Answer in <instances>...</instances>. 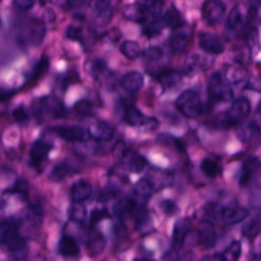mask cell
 Here are the masks:
<instances>
[{"label":"cell","mask_w":261,"mask_h":261,"mask_svg":"<svg viewBox=\"0 0 261 261\" xmlns=\"http://www.w3.org/2000/svg\"><path fill=\"white\" fill-rule=\"evenodd\" d=\"M243 236L249 240L255 239L261 231V222L257 219H252L246 223L242 229Z\"/></svg>","instance_id":"35"},{"label":"cell","mask_w":261,"mask_h":261,"mask_svg":"<svg viewBox=\"0 0 261 261\" xmlns=\"http://www.w3.org/2000/svg\"><path fill=\"white\" fill-rule=\"evenodd\" d=\"M248 2H249V3H251L253 7L261 6V0H248Z\"/></svg>","instance_id":"59"},{"label":"cell","mask_w":261,"mask_h":261,"mask_svg":"<svg viewBox=\"0 0 261 261\" xmlns=\"http://www.w3.org/2000/svg\"><path fill=\"white\" fill-rule=\"evenodd\" d=\"M241 251H242V245L240 242L238 241H234L232 242L228 247L227 249L225 250V258L227 260V258L231 261H237L241 255Z\"/></svg>","instance_id":"42"},{"label":"cell","mask_w":261,"mask_h":261,"mask_svg":"<svg viewBox=\"0 0 261 261\" xmlns=\"http://www.w3.org/2000/svg\"><path fill=\"white\" fill-rule=\"evenodd\" d=\"M117 194V191L112 189V188H105L103 190H101L98 194V201L100 202H106L110 199H113Z\"/></svg>","instance_id":"50"},{"label":"cell","mask_w":261,"mask_h":261,"mask_svg":"<svg viewBox=\"0 0 261 261\" xmlns=\"http://www.w3.org/2000/svg\"><path fill=\"white\" fill-rule=\"evenodd\" d=\"M124 120L133 126L143 127L145 130H154L158 121L154 117H148L144 113H142L136 106L129 105L124 110Z\"/></svg>","instance_id":"6"},{"label":"cell","mask_w":261,"mask_h":261,"mask_svg":"<svg viewBox=\"0 0 261 261\" xmlns=\"http://www.w3.org/2000/svg\"><path fill=\"white\" fill-rule=\"evenodd\" d=\"M164 28L160 19H153L149 23H147L143 30V34L148 37H153L161 32V30Z\"/></svg>","instance_id":"41"},{"label":"cell","mask_w":261,"mask_h":261,"mask_svg":"<svg viewBox=\"0 0 261 261\" xmlns=\"http://www.w3.org/2000/svg\"><path fill=\"white\" fill-rule=\"evenodd\" d=\"M201 170L206 176L215 177L220 173V166L216 161L209 158H205L201 162Z\"/></svg>","instance_id":"33"},{"label":"cell","mask_w":261,"mask_h":261,"mask_svg":"<svg viewBox=\"0 0 261 261\" xmlns=\"http://www.w3.org/2000/svg\"><path fill=\"white\" fill-rule=\"evenodd\" d=\"M208 92L212 99L220 102H228L233 97L229 82L224 74L219 71H215L211 74L208 83Z\"/></svg>","instance_id":"3"},{"label":"cell","mask_w":261,"mask_h":261,"mask_svg":"<svg viewBox=\"0 0 261 261\" xmlns=\"http://www.w3.org/2000/svg\"><path fill=\"white\" fill-rule=\"evenodd\" d=\"M201 49L209 54L218 55L224 51V45L221 39L211 33H203L199 38Z\"/></svg>","instance_id":"10"},{"label":"cell","mask_w":261,"mask_h":261,"mask_svg":"<svg viewBox=\"0 0 261 261\" xmlns=\"http://www.w3.org/2000/svg\"><path fill=\"white\" fill-rule=\"evenodd\" d=\"M225 14V6L219 0H206L202 6V17L208 24L218 23Z\"/></svg>","instance_id":"7"},{"label":"cell","mask_w":261,"mask_h":261,"mask_svg":"<svg viewBox=\"0 0 261 261\" xmlns=\"http://www.w3.org/2000/svg\"><path fill=\"white\" fill-rule=\"evenodd\" d=\"M135 206H136L135 201L130 199H120L114 203L112 211H113V214L118 219H122L134 211Z\"/></svg>","instance_id":"27"},{"label":"cell","mask_w":261,"mask_h":261,"mask_svg":"<svg viewBox=\"0 0 261 261\" xmlns=\"http://www.w3.org/2000/svg\"><path fill=\"white\" fill-rule=\"evenodd\" d=\"M40 1H43V0H40Z\"/></svg>","instance_id":"61"},{"label":"cell","mask_w":261,"mask_h":261,"mask_svg":"<svg viewBox=\"0 0 261 261\" xmlns=\"http://www.w3.org/2000/svg\"><path fill=\"white\" fill-rule=\"evenodd\" d=\"M76 80H77V74L75 72H68L64 76L60 77V80H59L60 88H62L64 90L68 87V85L76 82Z\"/></svg>","instance_id":"53"},{"label":"cell","mask_w":261,"mask_h":261,"mask_svg":"<svg viewBox=\"0 0 261 261\" xmlns=\"http://www.w3.org/2000/svg\"><path fill=\"white\" fill-rule=\"evenodd\" d=\"M243 21H244V15L242 13L241 8L239 6L233 7L230 10V12L228 14V17H227V20H226L227 27L231 30H236L240 25H242Z\"/></svg>","instance_id":"34"},{"label":"cell","mask_w":261,"mask_h":261,"mask_svg":"<svg viewBox=\"0 0 261 261\" xmlns=\"http://www.w3.org/2000/svg\"><path fill=\"white\" fill-rule=\"evenodd\" d=\"M153 193V184L148 178H142L140 179L134 189L135 194V202L139 204H144L148 201V199L151 197Z\"/></svg>","instance_id":"23"},{"label":"cell","mask_w":261,"mask_h":261,"mask_svg":"<svg viewBox=\"0 0 261 261\" xmlns=\"http://www.w3.org/2000/svg\"><path fill=\"white\" fill-rule=\"evenodd\" d=\"M120 84L125 91L129 93H135L140 91L143 87L144 77L139 71H129L123 75Z\"/></svg>","instance_id":"22"},{"label":"cell","mask_w":261,"mask_h":261,"mask_svg":"<svg viewBox=\"0 0 261 261\" xmlns=\"http://www.w3.org/2000/svg\"><path fill=\"white\" fill-rule=\"evenodd\" d=\"M224 76L229 82V84H239L245 80L246 71L240 65H229L226 67Z\"/></svg>","instance_id":"29"},{"label":"cell","mask_w":261,"mask_h":261,"mask_svg":"<svg viewBox=\"0 0 261 261\" xmlns=\"http://www.w3.org/2000/svg\"><path fill=\"white\" fill-rule=\"evenodd\" d=\"M177 109L188 118H196L202 112V102L198 93L192 90L184 91L176 99Z\"/></svg>","instance_id":"4"},{"label":"cell","mask_w":261,"mask_h":261,"mask_svg":"<svg viewBox=\"0 0 261 261\" xmlns=\"http://www.w3.org/2000/svg\"><path fill=\"white\" fill-rule=\"evenodd\" d=\"M74 172L75 169L71 163H69L68 161H61L52 168L49 174V178L53 181L59 182Z\"/></svg>","instance_id":"24"},{"label":"cell","mask_w":261,"mask_h":261,"mask_svg":"<svg viewBox=\"0 0 261 261\" xmlns=\"http://www.w3.org/2000/svg\"><path fill=\"white\" fill-rule=\"evenodd\" d=\"M144 6L149 18H157L162 12L163 2L161 0H146Z\"/></svg>","instance_id":"36"},{"label":"cell","mask_w":261,"mask_h":261,"mask_svg":"<svg viewBox=\"0 0 261 261\" xmlns=\"http://www.w3.org/2000/svg\"><path fill=\"white\" fill-rule=\"evenodd\" d=\"M88 136L95 141L107 142L114 137V128L105 121H96L88 127Z\"/></svg>","instance_id":"9"},{"label":"cell","mask_w":261,"mask_h":261,"mask_svg":"<svg viewBox=\"0 0 261 261\" xmlns=\"http://www.w3.org/2000/svg\"><path fill=\"white\" fill-rule=\"evenodd\" d=\"M120 52L128 59H137L141 54V48L135 41H124L120 46Z\"/></svg>","instance_id":"31"},{"label":"cell","mask_w":261,"mask_h":261,"mask_svg":"<svg viewBox=\"0 0 261 261\" xmlns=\"http://www.w3.org/2000/svg\"><path fill=\"white\" fill-rule=\"evenodd\" d=\"M53 130L58 137L71 143L84 142L88 135V132L80 125H59Z\"/></svg>","instance_id":"8"},{"label":"cell","mask_w":261,"mask_h":261,"mask_svg":"<svg viewBox=\"0 0 261 261\" xmlns=\"http://www.w3.org/2000/svg\"><path fill=\"white\" fill-rule=\"evenodd\" d=\"M32 111L38 120H43L47 117L58 118L65 114V109L61 101L52 96L35 99L32 103Z\"/></svg>","instance_id":"2"},{"label":"cell","mask_w":261,"mask_h":261,"mask_svg":"<svg viewBox=\"0 0 261 261\" xmlns=\"http://www.w3.org/2000/svg\"><path fill=\"white\" fill-rule=\"evenodd\" d=\"M35 4V0H13V5L20 10H29Z\"/></svg>","instance_id":"55"},{"label":"cell","mask_w":261,"mask_h":261,"mask_svg":"<svg viewBox=\"0 0 261 261\" xmlns=\"http://www.w3.org/2000/svg\"><path fill=\"white\" fill-rule=\"evenodd\" d=\"M180 73L173 69H163L157 74L158 82L165 90L175 87L180 82Z\"/></svg>","instance_id":"25"},{"label":"cell","mask_w":261,"mask_h":261,"mask_svg":"<svg viewBox=\"0 0 261 261\" xmlns=\"http://www.w3.org/2000/svg\"><path fill=\"white\" fill-rule=\"evenodd\" d=\"M3 245L13 256H16L17 258H22L27 253L25 242L16 233V230L7 238Z\"/></svg>","instance_id":"21"},{"label":"cell","mask_w":261,"mask_h":261,"mask_svg":"<svg viewBox=\"0 0 261 261\" xmlns=\"http://www.w3.org/2000/svg\"><path fill=\"white\" fill-rule=\"evenodd\" d=\"M162 24L164 27H171L173 29H175L176 27H178L180 23V17L177 11L175 10H169L167 11L161 18H160Z\"/></svg>","instance_id":"39"},{"label":"cell","mask_w":261,"mask_h":261,"mask_svg":"<svg viewBox=\"0 0 261 261\" xmlns=\"http://www.w3.org/2000/svg\"><path fill=\"white\" fill-rule=\"evenodd\" d=\"M91 8L95 17L105 24L111 18V0H91Z\"/></svg>","instance_id":"17"},{"label":"cell","mask_w":261,"mask_h":261,"mask_svg":"<svg viewBox=\"0 0 261 261\" xmlns=\"http://www.w3.org/2000/svg\"><path fill=\"white\" fill-rule=\"evenodd\" d=\"M107 71L106 63L101 59H96L91 65V72L95 79L102 77Z\"/></svg>","instance_id":"44"},{"label":"cell","mask_w":261,"mask_h":261,"mask_svg":"<svg viewBox=\"0 0 261 261\" xmlns=\"http://www.w3.org/2000/svg\"><path fill=\"white\" fill-rule=\"evenodd\" d=\"M24 32L27 42L32 45H38L43 41L46 30L43 22L40 20L32 19L27 23Z\"/></svg>","instance_id":"12"},{"label":"cell","mask_w":261,"mask_h":261,"mask_svg":"<svg viewBox=\"0 0 261 261\" xmlns=\"http://www.w3.org/2000/svg\"><path fill=\"white\" fill-rule=\"evenodd\" d=\"M92 195V186L87 179L74 181L70 188V196L73 202H84Z\"/></svg>","instance_id":"18"},{"label":"cell","mask_w":261,"mask_h":261,"mask_svg":"<svg viewBox=\"0 0 261 261\" xmlns=\"http://www.w3.org/2000/svg\"><path fill=\"white\" fill-rule=\"evenodd\" d=\"M135 261H152V260H149V259H145V258H139V259H136Z\"/></svg>","instance_id":"60"},{"label":"cell","mask_w":261,"mask_h":261,"mask_svg":"<svg viewBox=\"0 0 261 261\" xmlns=\"http://www.w3.org/2000/svg\"><path fill=\"white\" fill-rule=\"evenodd\" d=\"M251 106L246 98L237 99L230 108L215 117V124L220 128H227L243 122L250 114Z\"/></svg>","instance_id":"1"},{"label":"cell","mask_w":261,"mask_h":261,"mask_svg":"<svg viewBox=\"0 0 261 261\" xmlns=\"http://www.w3.org/2000/svg\"><path fill=\"white\" fill-rule=\"evenodd\" d=\"M202 261H227L224 254L214 253L212 255H207L203 258Z\"/></svg>","instance_id":"56"},{"label":"cell","mask_w":261,"mask_h":261,"mask_svg":"<svg viewBox=\"0 0 261 261\" xmlns=\"http://www.w3.org/2000/svg\"><path fill=\"white\" fill-rule=\"evenodd\" d=\"M69 218L77 223H84L87 216L86 207L82 204V202H74L69 208L68 211Z\"/></svg>","instance_id":"32"},{"label":"cell","mask_w":261,"mask_h":261,"mask_svg":"<svg viewBox=\"0 0 261 261\" xmlns=\"http://www.w3.org/2000/svg\"><path fill=\"white\" fill-rule=\"evenodd\" d=\"M249 215V211L243 207H226L220 212V219L229 225L242 222Z\"/></svg>","instance_id":"13"},{"label":"cell","mask_w":261,"mask_h":261,"mask_svg":"<svg viewBox=\"0 0 261 261\" xmlns=\"http://www.w3.org/2000/svg\"><path fill=\"white\" fill-rule=\"evenodd\" d=\"M74 110L82 116H89L93 114V105L88 100H81L74 105Z\"/></svg>","instance_id":"45"},{"label":"cell","mask_w":261,"mask_h":261,"mask_svg":"<svg viewBox=\"0 0 261 261\" xmlns=\"http://www.w3.org/2000/svg\"><path fill=\"white\" fill-rule=\"evenodd\" d=\"M161 208L163 210V212L168 215V216H171V215H174L175 213H177L178 211V208L176 206V204L170 200H164L162 203H161Z\"/></svg>","instance_id":"52"},{"label":"cell","mask_w":261,"mask_h":261,"mask_svg":"<svg viewBox=\"0 0 261 261\" xmlns=\"http://www.w3.org/2000/svg\"><path fill=\"white\" fill-rule=\"evenodd\" d=\"M244 39L253 53H257L260 47L259 34L255 28H247L244 32Z\"/></svg>","instance_id":"30"},{"label":"cell","mask_w":261,"mask_h":261,"mask_svg":"<svg viewBox=\"0 0 261 261\" xmlns=\"http://www.w3.org/2000/svg\"><path fill=\"white\" fill-rule=\"evenodd\" d=\"M13 96V91L6 90V89H0V102L7 101Z\"/></svg>","instance_id":"57"},{"label":"cell","mask_w":261,"mask_h":261,"mask_svg":"<svg viewBox=\"0 0 261 261\" xmlns=\"http://www.w3.org/2000/svg\"><path fill=\"white\" fill-rule=\"evenodd\" d=\"M66 37L70 40L82 41L83 40V32L79 27L69 25L66 30Z\"/></svg>","instance_id":"49"},{"label":"cell","mask_w":261,"mask_h":261,"mask_svg":"<svg viewBox=\"0 0 261 261\" xmlns=\"http://www.w3.org/2000/svg\"><path fill=\"white\" fill-rule=\"evenodd\" d=\"M246 88L250 89V90H253V91L261 92V79L258 77V76H251L247 81Z\"/></svg>","instance_id":"54"},{"label":"cell","mask_w":261,"mask_h":261,"mask_svg":"<svg viewBox=\"0 0 261 261\" xmlns=\"http://www.w3.org/2000/svg\"><path fill=\"white\" fill-rule=\"evenodd\" d=\"M15 230V225L12 222L0 219V244H3L7 238Z\"/></svg>","instance_id":"43"},{"label":"cell","mask_w":261,"mask_h":261,"mask_svg":"<svg viewBox=\"0 0 261 261\" xmlns=\"http://www.w3.org/2000/svg\"><path fill=\"white\" fill-rule=\"evenodd\" d=\"M85 2V0H67V4L69 7L73 6H80Z\"/></svg>","instance_id":"58"},{"label":"cell","mask_w":261,"mask_h":261,"mask_svg":"<svg viewBox=\"0 0 261 261\" xmlns=\"http://www.w3.org/2000/svg\"><path fill=\"white\" fill-rule=\"evenodd\" d=\"M105 246L106 240L100 230L94 229L90 232L87 241V249L91 256H97L102 253Z\"/></svg>","instance_id":"20"},{"label":"cell","mask_w":261,"mask_h":261,"mask_svg":"<svg viewBox=\"0 0 261 261\" xmlns=\"http://www.w3.org/2000/svg\"><path fill=\"white\" fill-rule=\"evenodd\" d=\"M49 67V61H48V58L43 56L41 58V60L36 64L35 68L33 69L32 71V74L28 81V83H33V82H36L38 81L48 69Z\"/></svg>","instance_id":"37"},{"label":"cell","mask_w":261,"mask_h":261,"mask_svg":"<svg viewBox=\"0 0 261 261\" xmlns=\"http://www.w3.org/2000/svg\"><path fill=\"white\" fill-rule=\"evenodd\" d=\"M114 154L117 160L133 172H141L146 166L147 162L142 156L127 149L122 144L116 146Z\"/></svg>","instance_id":"5"},{"label":"cell","mask_w":261,"mask_h":261,"mask_svg":"<svg viewBox=\"0 0 261 261\" xmlns=\"http://www.w3.org/2000/svg\"><path fill=\"white\" fill-rule=\"evenodd\" d=\"M12 117L17 122H24L29 120V113L24 106L19 105L12 111Z\"/></svg>","instance_id":"47"},{"label":"cell","mask_w":261,"mask_h":261,"mask_svg":"<svg viewBox=\"0 0 261 261\" xmlns=\"http://www.w3.org/2000/svg\"><path fill=\"white\" fill-rule=\"evenodd\" d=\"M198 244L203 249H210L215 245L216 232L213 224L210 222H203L198 231Z\"/></svg>","instance_id":"15"},{"label":"cell","mask_w":261,"mask_h":261,"mask_svg":"<svg viewBox=\"0 0 261 261\" xmlns=\"http://www.w3.org/2000/svg\"><path fill=\"white\" fill-rule=\"evenodd\" d=\"M52 149V145L43 140H37L33 143L30 149V157L31 160L35 164L41 163L49 154Z\"/></svg>","instance_id":"19"},{"label":"cell","mask_w":261,"mask_h":261,"mask_svg":"<svg viewBox=\"0 0 261 261\" xmlns=\"http://www.w3.org/2000/svg\"><path fill=\"white\" fill-rule=\"evenodd\" d=\"M122 13L126 19L135 22L144 23L149 19V16L144 4H139V3L127 4L124 6Z\"/></svg>","instance_id":"16"},{"label":"cell","mask_w":261,"mask_h":261,"mask_svg":"<svg viewBox=\"0 0 261 261\" xmlns=\"http://www.w3.org/2000/svg\"><path fill=\"white\" fill-rule=\"evenodd\" d=\"M59 253L64 257H74L80 253L79 245L74 238L70 236H63L58 245Z\"/></svg>","instance_id":"26"},{"label":"cell","mask_w":261,"mask_h":261,"mask_svg":"<svg viewBox=\"0 0 261 261\" xmlns=\"http://www.w3.org/2000/svg\"><path fill=\"white\" fill-rule=\"evenodd\" d=\"M109 217L108 213L106 212V210L104 209H95L92 211L91 214V218H90V225L91 227H93L97 222H99L100 220Z\"/></svg>","instance_id":"48"},{"label":"cell","mask_w":261,"mask_h":261,"mask_svg":"<svg viewBox=\"0 0 261 261\" xmlns=\"http://www.w3.org/2000/svg\"><path fill=\"white\" fill-rule=\"evenodd\" d=\"M143 56L148 61L155 62V61H158V60H160L162 58L163 51L158 46H150L147 49H145V51L143 52Z\"/></svg>","instance_id":"40"},{"label":"cell","mask_w":261,"mask_h":261,"mask_svg":"<svg viewBox=\"0 0 261 261\" xmlns=\"http://www.w3.org/2000/svg\"><path fill=\"white\" fill-rule=\"evenodd\" d=\"M220 212H221V209L217 205L208 204L201 209V211L199 213V215H200L199 218L203 222L213 223V221H215L218 217L220 218Z\"/></svg>","instance_id":"28"},{"label":"cell","mask_w":261,"mask_h":261,"mask_svg":"<svg viewBox=\"0 0 261 261\" xmlns=\"http://www.w3.org/2000/svg\"><path fill=\"white\" fill-rule=\"evenodd\" d=\"M202 66V63L200 61L199 55H191L189 56L184 64H182V71L186 74H193L197 69H199Z\"/></svg>","instance_id":"38"},{"label":"cell","mask_w":261,"mask_h":261,"mask_svg":"<svg viewBox=\"0 0 261 261\" xmlns=\"http://www.w3.org/2000/svg\"><path fill=\"white\" fill-rule=\"evenodd\" d=\"M190 229V221L188 218H179L175 221L172 230V246L174 250H179L186 240Z\"/></svg>","instance_id":"14"},{"label":"cell","mask_w":261,"mask_h":261,"mask_svg":"<svg viewBox=\"0 0 261 261\" xmlns=\"http://www.w3.org/2000/svg\"><path fill=\"white\" fill-rule=\"evenodd\" d=\"M189 35L187 28L185 24H179L174 29L173 34L170 37V47L173 53L179 54L185 51L189 43Z\"/></svg>","instance_id":"11"},{"label":"cell","mask_w":261,"mask_h":261,"mask_svg":"<svg viewBox=\"0 0 261 261\" xmlns=\"http://www.w3.org/2000/svg\"><path fill=\"white\" fill-rule=\"evenodd\" d=\"M149 222H150V219H149L148 212L144 208L138 210L137 213H136V227H137V229L144 230L145 227L147 225H149V224H147Z\"/></svg>","instance_id":"46"},{"label":"cell","mask_w":261,"mask_h":261,"mask_svg":"<svg viewBox=\"0 0 261 261\" xmlns=\"http://www.w3.org/2000/svg\"><path fill=\"white\" fill-rule=\"evenodd\" d=\"M13 193H17L19 194L20 196H23V197H28L29 195V186H28V182L23 179H19L15 182L13 189L11 190Z\"/></svg>","instance_id":"51"}]
</instances>
